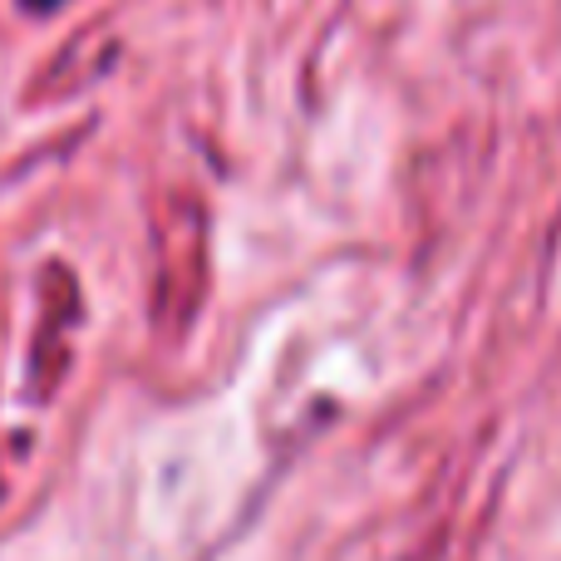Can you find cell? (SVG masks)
<instances>
[{
  "mask_svg": "<svg viewBox=\"0 0 561 561\" xmlns=\"http://www.w3.org/2000/svg\"><path fill=\"white\" fill-rule=\"evenodd\" d=\"M20 5H25V10H39V15H49V10H59L65 0H20Z\"/></svg>",
  "mask_w": 561,
  "mask_h": 561,
  "instance_id": "cell-1",
  "label": "cell"
}]
</instances>
